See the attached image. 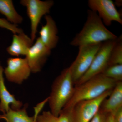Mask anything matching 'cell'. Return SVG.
Returning <instances> with one entry per match:
<instances>
[{
  "label": "cell",
  "mask_w": 122,
  "mask_h": 122,
  "mask_svg": "<svg viewBox=\"0 0 122 122\" xmlns=\"http://www.w3.org/2000/svg\"><path fill=\"white\" fill-rule=\"evenodd\" d=\"M33 41L24 32L13 34L11 45L7 48L8 53L14 56H26L29 50L33 44Z\"/></svg>",
  "instance_id": "5bb4252c"
},
{
  "label": "cell",
  "mask_w": 122,
  "mask_h": 122,
  "mask_svg": "<svg viewBox=\"0 0 122 122\" xmlns=\"http://www.w3.org/2000/svg\"><path fill=\"white\" fill-rule=\"evenodd\" d=\"M20 4L26 7L27 15L30 20V38L34 41L36 38L37 27L43 16L48 15L54 4L52 0L42 1L40 0H21Z\"/></svg>",
  "instance_id": "5b68a950"
},
{
  "label": "cell",
  "mask_w": 122,
  "mask_h": 122,
  "mask_svg": "<svg viewBox=\"0 0 122 122\" xmlns=\"http://www.w3.org/2000/svg\"><path fill=\"white\" fill-rule=\"evenodd\" d=\"M37 122H73L72 109H63L58 116H55L50 111H45L37 117Z\"/></svg>",
  "instance_id": "e0dca14e"
},
{
  "label": "cell",
  "mask_w": 122,
  "mask_h": 122,
  "mask_svg": "<svg viewBox=\"0 0 122 122\" xmlns=\"http://www.w3.org/2000/svg\"><path fill=\"white\" fill-rule=\"evenodd\" d=\"M28 104L24 105L23 108L14 110L11 107L5 113L0 114V120L3 119L6 122H37L35 116L30 117L27 113Z\"/></svg>",
  "instance_id": "9a60e30c"
},
{
  "label": "cell",
  "mask_w": 122,
  "mask_h": 122,
  "mask_svg": "<svg viewBox=\"0 0 122 122\" xmlns=\"http://www.w3.org/2000/svg\"><path fill=\"white\" fill-rule=\"evenodd\" d=\"M88 5L90 10L98 13V15L105 25L110 26L113 21L122 25L121 14L111 0H89Z\"/></svg>",
  "instance_id": "9c48e42d"
},
{
  "label": "cell",
  "mask_w": 122,
  "mask_h": 122,
  "mask_svg": "<svg viewBox=\"0 0 122 122\" xmlns=\"http://www.w3.org/2000/svg\"><path fill=\"white\" fill-rule=\"evenodd\" d=\"M122 65V36L118 37L115 45L112 50L108 66Z\"/></svg>",
  "instance_id": "ac0fdd59"
},
{
  "label": "cell",
  "mask_w": 122,
  "mask_h": 122,
  "mask_svg": "<svg viewBox=\"0 0 122 122\" xmlns=\"http://www.w3.org/2000/svg\"><path fill=\"white\" fill-rule=\"evenodd\" d=\"M113 89L106 92L97 98L77 103L72 109L73 122H90L98 112L103 101L109 97Z\"/></svg>",
  "instance_id": "52a82bcc"
},
{
  "label": "cell",
  "mask_w": 122,
  "mask_h": 122,
  "mask_svg": "<svg viewBox=\"0 0 122 122\" xmlns=\"http://www.w3.org/2000/svg\"><path fill=\"white\" fill-rule=\"evenodd\" d=\"M4 73L9 81L20 85L28 78L31 72L26 58H9Z\"/></svg>",
  "instance_id": "ba28073f"
},
{
  "label": "cell",
  "mask_w": 122,
  "mask_h": 122,
  "mask_svg": "<svg viewBox=\"0 0 122 122\" xmlns=\"http://www.w3.org/2000/svg\"><path fill=\"white\" fill-rule=\"evenodd\" d=\"M0 13L11 24L18 25L23 21V18L16 11L12 0H0Z\"/></svg>",
  "instance_id": "2e32d148"
},
{
  "label": "cell",
  "mask_w": 122,
  "mask_h": 122,
  "mask_svg": "<svg viewBox=\"0 0 122 122\" xmlns=\"http://www.w3.org/2000/svg\"><path fill=\"white\" fill-rule=\"evenodd\" d=\"M18 25L11 24L6 19L0 18V27L10 30L13 34L23 32L22 29L17 27Z\"/></svg>",
  "instance_id": "ffe728a7"
},
{
  "label": "cell",
  "mask_w": 122,
  "mask_h": 122,
  "mask_svg": "<svg viewBox=\"0 0 122 122\" xmlns=\"http://www.w3.org/2000/svg\"><path fill=\"white\" fill-rule=\"evenodd\" d=\"M74 85L69 67L63 70L54 81L48 97L50 111L53 115L58 116L71 98Z\"/></svg>",
  "instance_id": "3957f363"
},
{
  "label": "cell",
  "mask_w": 122,
  "mask_h": 122,
  "mask_svg": "<svg viewBox=\"0 0 122 122\" xmlns=\"http://www.w3.org/2000/svg\"><path fill=\"white\" fill-rule=\"evenodd\" d=\"M87 13L86 21L82 30L71 42V46L79 47L117 38V36L107 29L97 13L88 10Z\"/></svg>",
  "instance_id": "6da1fadb"
},
{
  "label": "cell",
  "mask_w": 122,
  "mask_h": 122,
  "mask_svg": "<svg viewBox=\"0 0 122 122\" xmlns=\"http://www.w3.org/2000/svg\"></svg>",
  "instance_id": "cb8c5ba5"
},
{
  "label": "cell",
  "mask_w": 122,
  "mask_h": 122,
  "mask_svg": "<svg viewBox=\"0 0 122 122\" xmlns=\"http://www.w3.org/2000/svg\"><path fill=\"white\" fill-rule=\"evenodd\" d=\"M117 39L109 40L102 43L89 69L75 85L81 84L92 77L102 73L108 66L111 52Z\"/></svg>",
  "instance_id": "8992f818"
},
{
  "label": "cell",
  "mask_w": 122,
  "mask_h": 122,
  "mask_svg": "<svg viewBox=\"0 0 122 122\" xmlns=\"http://www.w3.org/2000/svg\"><path fill=\"white\" fill-rule=\"evenodd\" d=\"M4 70L0 61V111L4 114L10 108L17 110L22 108V102L15 98L10 93L5 86L4 77Z\"/></svg>",
  "instance_id": "8fae6325"
},
{
  "label": "cell",
  "mask_w": 122,
  "mask_h": 122,
  "mask_svg": "<svg viewBox=\"0 0 122 122\" xmlns=\"http://www.w3.org/2000/svg\"><path fill=\"white\" fill-rule=\"evenodd\" d=\"M45 19L46 24L42 26L39 38L44 45L51 50L56 47L58 43V30L56 22L51 16L46 15Z\"/></svg>",
  "instance_id": "7c38bea8"
},
{
  "label": "cell",
  "mask_w": 122,
  "mask_h": 122,
  "mask_svg": "<svg viewBox=\"0 0 122 122\" xmlns=\"http://www.w3.org/2000/svg\"><path fill=\"white\" fill-rule=\"evenodd\" d=\"M114 118L116 122H122V107L116 112Z\"/></svg>",
  "instance_id": "7402d4cb"
},
{
  "label": "cell",
  "mask_w": 122,
  "mask_h": 122,
  "mask_svg": "<svg viewBox=\"0 0 122 122\" xmlns=\"http://www.w3.org/2000/svg\"><path fill=\"white\" fill-rule=\"evenodd\" d=\"M122 107V81H118L109 97L101 104L99 110L105 113L114 115Z\"/></svg>",
  "instance_id": "4fadbf2b"
},
{
  "label": "cell",
  "mask_w": 122,
  "mask_h": 122,
  "mask_svg": "<svg viewBox=\"0 0 122 122\" xmlns=\"http://www.w3.org/2000/svg\"><path fill=\"white\" fill-rule=\"evenodd\" d=\"M102 43L79 47L77 56L69 66L75 85L89 69Z\"/></svg>",
  "instance_id": "277c9868"
},
{
  "label": "cell",
  "mask_w": 122,
  "mask_h": 122,
  "mask_svg": "<svg viewBox=\"0 0 122 122\" xmlns=\"http://www.w3.org/2000/svg\"><path fill=\"white\" fill-rule=\"evenodd\" d=\"M51 53V50L38 38L25 56L32 73H36L41 72Z\"/></svg>",
  "instance_id": "30bf717a"
},
{
  "label": "cell",
  "mask_w": 122,
  "mask_h": 122,
  "mask_svg": "<svg viewBox=\"0 0 122 122\" xmlns=\"http://www.w3.org/2000/svg\"><path fill=\"white\" fill-rule=\"evenodd\" d=\"M106 122H116L114 115L111 113L107 114Z\"/></svg>",
  "instance_id": "603a6c76"
},
{
  "label": "cell",
  "mask_w": 122,
  "mask_h": 122,
  "mask_svg": "<svg viewBox=\"0 0 122 122\" xmlns=\"http://www.w3.org/2000/svg\"><path fill=\"white\" fill-rule=\"evenodd\" d=\"M107 114L99 110L90 122H106Z\"/></svg>",
  "instance_id": "44dd1931"
},
{
  "label": "cell",
  "mask_w": 122,
  "mask_h": 122,
  "mask_svg": "<svg viewBox=\"0 0 122 122\" xmlns=\"http://www.w3.org/2000/svg\"><path fill=\"white\" fill-rule=\"evenodd\" d=\"M117 82L100 74L81 84L75 85L72 97L63 109H72L81 101L97 98L106 92L113 89Z\"/></svg>",
  "instance_id": "7a4b0ae2"
},
{
  "label": "cell",
  "mask_w": 122,
  "mask_h": 122,
  "mask_svg": "<svg viewBox=\"0 0 122 122\" xmlns=\"http://www.w3.org/2000/svg\"><path fill=\"white\" fill-rule=\"evenodd\" d=\"M101 74L116 81H122V65L108 66Z\"/></svg>",
  "instance_id": "d6986e66"
}]
</instances>
